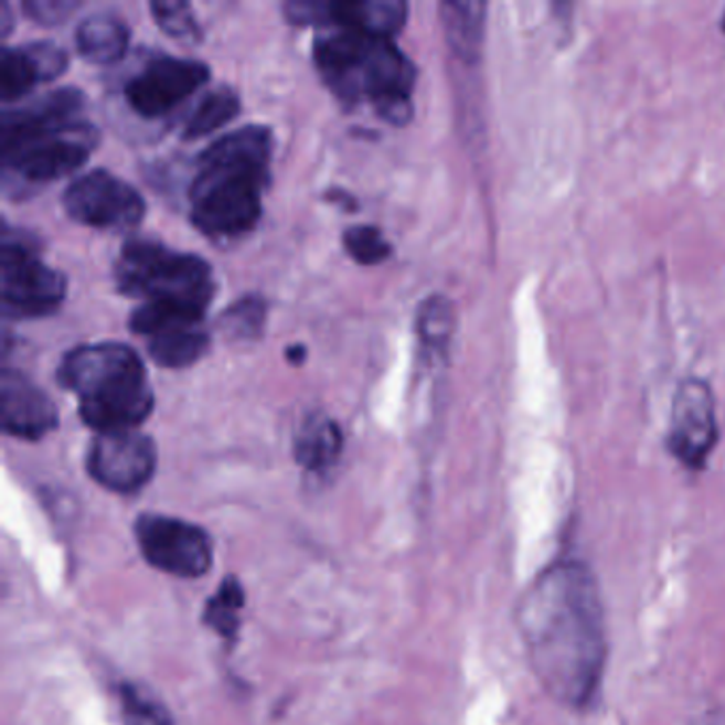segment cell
<instances>
[{"mask_svg":"<svg viewBox=\"0 0 725 725\" xmlns=\"http://www.w3.org/2000/svg\"><path fill=\"white\" fill-rule=\"evenodd\" d=\"M724 29H725V18H724Z\"/></svg>","mask_w":725,"mask_h":725,"instance_id":"d6a6232c","label":"cell"},{"mask_svg":"<svg viewBox=\"0 0 725 725\" xmlns=\"http://www.w3.org/2000/svg\"><path fill=\"white\" fill-rule=\"evenodd\" d=\"M147 562L162 573L196 579L213 564V543L201 525L167 515H141L135 525Z\"/></svg>","mask_w":725,"mask_h":725,"instance_id":"9c48e42d","label":"cell"},{"mask_svg":"<svg viewBox=\"0 0 725 725\" xmlns=\"http://www.w3.org/2000/svg\"><path fill=\"white\" fill-rule=\"evenodd\" d=\"M58 381L77 396L82 419L98 435L137 430L153 408L143 360L119 343L68 351L60 364Z\"/></svg>","mask_w":725,"mask_h":725,"instance_id":"5b68a950","label":"cell"},{"mask_svg":"<svg viewBox=\"0 0 725 725\" xmlns=\"http://www.w3.org/2000/svg\"><path fill=\"white\" fill-rule=\"evenodd\" d=\"M245 605V594L241 583L234 577H226L220 583V589L204 607V623L217 635L233 639L238 630V612Z\"/></svg>","mask_w":725,"mask_h":725,"instance_id":"44dd1931","label":"cell"},{"mask_svg":"<svg viewBox=\"0 0 725 725\" xmlns=\"http://www.w3.org/2000/svg\"><path fill=\"white\" fill-rule=\"evenodd\" d=\"M343 243H345L349 256L364 266L381 264V262L387 260L392 254V245L385 241V236L375 226L349 228L343 236Z\"/></svg>","mask_w":725,"mask_h":725,"instance_id":"484cf974","label":"cell"},{"mask_svg":"<svg viewBox=\"0 0 725 725\" xmlns=\"http://www.w3.org/2000/svg\"><path fill=\"white\" fill-rule=\"evenodd\" d=\"M408 7L403 0L328 2V26L358 30L371 36L392 39L405 26Z\"/></svg>","mask_w":725,"mask_h":725,"instance_id":"5bb4252c","label":"cell"},{"mask_svg":"<svg viewBox=\"0 0 725 725\" xmlns=\"http://www.w3.org/2000/svg\"><path fill=\"white\" fill-rule=\"evenodd\" d=\"M24 56L29 58L32 73L39 84L43 82H54L66 71L68 66V56L60 47L58 43L50 41H39V43H29L22 47Z\"/></svg>","mask_w":725,"mask_h":725,"instance_id":"4316f807","label":"cell"},{"mask_svg":"<svg viewBox=\"0 0 725 725\" xmlns=\"http://www.w3.org/2000/svg\"><path fill=\"white\" fill-rule=\"evenodd\" d=\"M454 330H456L454 305L443 296L428 298L422 305L417 318V332L422 345L433 353H445L451 343Z\"/></svg>","mask_w":725,"mask_h":725,"instance_id":"ffe728a7","label":"cell"},{"mask_svg":"<svg viewBox=\"0 0 725 725\" xmlns=\"http://www.w3.org/2000/svg\"><path fill=\"white\" fill-rule=\"evenodd\" d=\"M117 694L126 725H173V717L167 706L141 685L124 683L119 685Z\"/></svg>","mask_w":725,"mask_h":725,"instance_id":"7402d4cb","label":"cell"},{"mask_svg":"<svg viewBox=\"0 0 725 725\" xmlns=\"http://www.w3.org/2000/svg\"><path fill=\"white\" fill-rule=\"evenodd\" d=\"M266 321V302L260 296H245L238 302H233L226 313L220 318L222 330L231 339H256Z\"/></svg>","mask_w":725,"mask_h":725,"instance_id":"603a6c76","label":"cell"},{"mask_svg":"<svg viewBox=\"0 0 725 725\" xmlns=\"http://www.w3.org/2000/svg\"><path fill=\"white\" fill-rule=\"evenodd\" d=\"M36 77L32 73L29 58L24 56L22 47L2 50L0 56V98L2 103H13L26 96L32 87L36 86Z\"/></svg>","mask_w":725,"mask_h":725,"instance_id":"cb8c5ba5","label":"cell"},{"mask_svg":"<svg viewBox=\"0 0 725 725\" xmlns=\"http://www.w3.org/2000/svg\"><path fill=\"white\" fill-rule=\"evenodd\" d=\"M206 82L209 66L203 62L160 56L151 60L139 75L126 84L124 96L132 111L151 119L167 116Z\"/></svg>","mask_w":725,"mask_h":725,"instance_id":"8fae6325","label":"cell"},{"mask_svg":"<svg viewBox=\"0 0 725 725\" xmlns=\"http://www.w3.org/2000/svg\"><path fill=\"white\" fill-rule=\"evenodd\" d=\"M518 628L534 676L550 696L580 708L596 696L607 664L600 587L577 559H562L527 585Z\"/></svg>","mask_w":725,"mask_h":725,"instance_id":"6da1fadb","label":"cell"},{"mask_svg":"<svg viewBox=\"0 0 725 725\" xmlns=\"http://www.w3.org/2000/svg\"><path fill=\"white\" fill-rule=\"evenodd\" d=\"M0 294L4 316L41 318L56 311L66 296V279L39 260L26 241L4 233Z\"/></svg>","mask_w":725,"mask_h":725,"instance_id":"52a82bcc","label":"cell"},{"mask_svg":"<svg viewBox=\"0 0 725 725\" xmlns=\"http://www.w3.org/2000/svg\"><path fill=\"white\" fill-rule=\"evenodd\" d=\"M89 477L117 493L141 490L153 477L158 454L149 436L137 430L96 435L87 451Z\"/></svg>","mask_w":725,"mask_h":725,"instance_id":"30bf717a","label":"cell"},{"mask_svg":"<svg viewBox=\"0 0 725 725\" xmlns=\"http://www.w3.org/2000/svg\"><path fill=\"white\" fill-rule=\"evenodd\" d=\"M151 13L158 26L177 41L199 39V24L192 4L183 0H156L151 2Z\"/></svg>","mask_w":725,"mask_h":725,"instance_id":"d4e9b609","label":"cell"},{"mask_svg":"<svg viewBox=\"0 0 725 725\" xmlns=\"http://www.w3.org/2000/svg\"><path fill=\"white\" fill-rule=\"evenodd\" d=\"M62 204L71 220L100 231H130L146 215L143 196L103 169L77 177L66 188Z\"/></svg>","mask_w":725,"mask_h":725,"instance_id":"ba28073f","label":"cell"},{"mask_svg":"<svg viewBox=\"0 0 725 725\" xmlns=\"http://www.w3.org/2000/svg\"><path fill=\"white\" fill-rule=\"evenodd\" d=\"M270 158L273 135L264 126H243L206 147L190 188L192 224L211 238L249 233L260 220Z\"/></svg>","mask_w":725,"mask_h":725,"instance_id":"7a4b0ae2","label":"cell"},{"mask_svg":"<svg viewBox=\"0 0 725 725\" xmlns=\"http://www.w3.org/2000/svg\"><path fill=\"white\" fill-rule=\"evenodd\" d=\"M305 353H307V351H305V348H300V345H296V348L288 349V360H290V362H300V360L305 358Z\"/></svg>","mask_w":725,"mask_h":725,"instance_id":"f546056e","label":"cell"},{"mask_svg":"<svg viewBox=\"0 0 725 725\" xmlns=\"http://www.w3.org/2000/svg\"><path fill=\"white\" fill-rule=\"evenodd\" d=\"M343 451V435L334 419L323 413L309 415L294 440V456L298 465L311 472H323L337 465Z\"/></svg>","mask_w":725,"mask_h":725,"instance_id":"9a60e30c","label":"cell"},{"mask_svg":"<svg viewBox=\"0 0 725 725\" xmlns=\"http://www.w3.org/2000/svg\"><path fill=\"white\" fill-rule=\"evenodd\" d=\"M130 32L117 15H92L84 20L75 34L79 54L92 64H114L124 58Z\"/></svg>","mask_w":725,"mask_h":725,"instance_id":"e0dca14e","label":"cell"},{"mask_svg":"<svg viewBox=\"0 0 725 725\" xmlns=\"http://www.w3.org/2000/svg\"><path fill=\"white\" fill-rule=\"evenodd\" d=\"M286 18L291 24L298 26H328V2H316V0H300V2H286Z\"/></svg>","mask_w":725,"mask_h":725,"instance_id":"f1b7e54d","label":"cell"},{"mask_svg":"<svg viewBox=\"0 0 725 725\" xmlns=\"http://www.w3.org/2000/svg\"><path fill=\"white\" fill-rule=\"evenodd\" d=\"M486 4L479 0H447L440 4V22L447 43L462 60H475L481 52L486 29Z\"/></svg>","mask_w":725,"mask_h":725,"instance_id":"2e32d148","label":"cell"},{"mask_svg":"<svg viewBox=\"0 0 725 725\" xmlns=\"http://www.w3.org/2000/svg\"><path fill=\"white\" fill-rule=\"evenodd\" d=\"M116 279L121 294L143 302H179L203 311L215 291L206 262L143 238L128 241L121 247Z\"/></svg>","mask_w":725,"mask_h":725,"instance_id":"8992f818","label":"cell"},{"mask_svg":"<svg viewBox=\"0 0 725 725\" xmlns=\"http://www.w3.org/2000/svg\"><path fill=\"white\" fill-rule=\"evenodd\" d=\"M82 7L79 0H29L22 4L30 20L43 26H58Z\"/></svg>","mask_w":725,"mask_h":725,"instance_id":"83f0119b","label":"cell"},{"mask_svg":"<svg viewBox=\"0 0 725 725\" xmlns=\"http://www.w3.org/2000/svg\"><path fill=\"white\" fill-rule=\"evenodd\" d=\"M241 114V98L233 87H217L209 92L201 100V105L194 109V114L188 119L183 139L196 141L209 137L211 132L220 130L234 117Z\"/></svg>","mask_w":725,"mask_h":725,"instance_id":"d6986e66","label":"cell"},{"mask_svg":"<svg viewBox=\"0 0 725 725\" xmlns=\"http://www.w3.org/2000/svg\"><path fill=\"white\" fill-rule=\"evenodd\" d=\"M84 94L56 89L0 119L2 169L30 183H47L82 169L96 146V130L79 119Z\"/></svg>","mask_w":725,"mask_h":725,"instance_id":"3957f363","label":"cell"},{"mask_svg":"<svg viewBox=\"0 0 725 725\" xmlns=\"http://www.w3.org/2000/svg\"><path fill=\"white\" fill-rule=\"evenodd\" d=\"M313 56L326 86L341 100L366 98L379 116L396 126L413 116L415 68L392 39L332 26L316 39Z\"/></svg>","mask_w":725,"mask_h":725,"instance_id":"277c9868","label":"cell"},{"mask_svg":"<svg viewBox=\"0 0 725 725\" xmlns=\"http://www.w3.org/2000/svg\"><path fill=\"white\" fill-rule=\"evenodd\" d=\"M9 24H11V13H9V4H4L2 9V34H9Z\"/></svg>","mask_w":725,"mask_h":725,"instance_id":"4dcf8cb0","label":"cell"},{"mask_svg":"<svg viewBox=\"0 0 725 725\" xmlns=\"http://www.w3.org/2000/svg\"><path fill=\"white\" fill-rule=\"evenodd\" d=\"M702 725H725V715H706Z\"/></svg>","mask_w":725,"mask_h":725,"instance_id":"1f68e13d","label":"cell"},{"mask_svg":"<svg viewBox=\"0 0 725 725\" xmlns=\"http://www.w3.org/2000/svg\"><path fill=\"white\" fill-rule=\"evenodd\" d=\"M149 355L162 369H185L199 362L209 349V337L203 326H183L160 332L147 343Z\"/></svg>","mask_w":725,"mask_h":725,"instance_id":"ac0fdd59","label":"cell"},{"mask_svg":"<svg viewBox=\"0 0 725 725\" xmlns=\"http://www.w3.org/2000/svg\"><path fill=\"white\" fill-rule=\"evenodd\" d=\"M0 413L7 435L39 440L58 426V408L52 398L18 371H2Z\"/></svg>","mask_w":725,"mask_h":725,"instance_id":"4fadbf2b","label":"cell"},{"mask_svg":"<svg viewBox=\"0 0 725 725\" xmlns=\"http://www.w3.org/2000/svg\"><path fill=\"white\" fill-rule=\"evenodd\" d=\"M719 438L715 401L702 379H687L676 390L668 447L676 460L690 468H702Z\"/></svg>","mask_w":725,"mask_h":725,"instance_id":"7c38bea8","label":"cell"}]
</instances>
